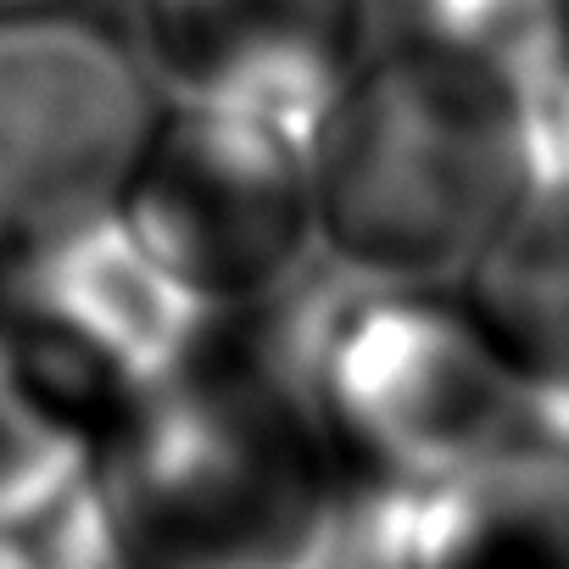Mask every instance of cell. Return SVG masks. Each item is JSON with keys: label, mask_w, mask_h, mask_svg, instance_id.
<instances>
[{"label": "cell", "mask_w": 569, "mask_h": 569, "mask_svg": "<svg viewBox=\"0 0 569 569\" xmlns=\"http://www.w3.org/2000/svg\"><path fill=\"white\" fill-rule=\"evenodd\" d=\"M96 430L0 336V519H23L84 486Z\"/></svg>", "instance_id": "obj_10"}, {"label": "cell", "mask_w": 569, "mask_h": 569, "mask_svg": "<svg viewBox=\"0 0 569 569\" xmlns=\"http://www.w3.org/2000/svg\"><path fill=\"white\" fill-rule=\"evenodd\" d=\"M134 251L201 313H251L319 240L313 151L262 112L173 101L112 207Z\"/></svg>", "instance_id": "obj_4"}, {"label": "cell", "mask_w": 569, "mask_h": 569, "mask_svg": "<svg viewBox=\"0 0 569 569\" xmlns=\"http://www.w3.org/2000/svg\"><path fill=\"white\" fill-rule=\"evenodd\" d=\"M391 569H569V425L530 413L480 463L397 502Z\"/></svg>", "instance_id": "obj_8"}, {"label": "cell", "mask_w": 569, "mask_h": 569, "mask_svg": "<svg viewBox=\"0 0 569 569\" xmlns=\"http://www.w3.org/2000/svg\"><path fill=\"white\" fill-rule=\"evenodd\" d=\"M552 12H558V23H563V34H569V0H552Z\"/></svg>", "instance_id": "obj_13"}, {"label": "cell", "mask_w": 569, "mask_h": 569, "mask_svg": "<svg viewBox=\"0 0 569 569\" xmlns=\"http://www.w3.org/2000/svg\"><path fill=\"white\" fill-rule=\"evenodd\" d=\"M0 569H118L84 486L40 513L0 519Z\"/></svg>", "instance_id": "obj_11"}, {"label": "cell", "mask_w": 569, "mask_h": 569, "mask_svg": "<svg viewBox=\"0 0 569 569\" xmlns=\"http://www.w3.org/2000/svg\"><path fill=\"white\" fill-rule=\"evenodd\" d=\"M291 363L358 502H413L530 419L447 279H363Z\"/></svg>", "instance_id": "obj_3"}, {"label": "cell", "mask_w": 569, "mask_h": 569, "mask_svg": "<svg viewBox=\"0 0 569 569\" xmlns=\"http://www.w3.org/2000/svg\"><path fill=\"white\" fill-rule=\"evenodd\" d=\"M207 319L218 313L190 308L118 218L0 257V336L90 430L168 375Z\"/></svg>", "instance_id": "obj_6"}, {"label": "cell", "mask_w": 569, "mask_h": 569, "mask_svg": "<svg viewBox=\"0 0 569 569\" xmlns=\"http://www.w3.org/2000/svg\"><path fill=\"white\" fill-rule=\"evenodd\" d=\"M73 0H0V18H40V12H68Z\"/></svg>", "instance_id": "obj_12"}, {"label": "cell", "mask_w": 569, "mask_h": 569, "mask_svg": "<svg viewBox=\"0 0 569 569\" xmlns=\"http://www.w3.org/2000/svg\"><path fill=\"white\" fill-rule=\"evenodd\" d=\"M308 151L319 234L363 279H458L536 179L519 73L425 23L363 51Z\"/></svg>", "instance_id": "obj_2"}, {"label": "cell", "mask_w": 569, "mask_h": 569, "mask_svg": "<svg viewBox=\"0 0 569 569\" xmlns=\"http://www.w3.org/2000/svg\"><path fill=\"white\" fill-rule=\"evenodd\" d=\"M157 112L118 40L68 12L0 18V257L112 218Z\"/></svg>", "instance_id": "obj_5"}, {"label": "cell", "mask_w": 569, "mask_h": 569, "mask_svg": "<svg viewBox=\"0 0 569 569\" xmlns=\"http://www.w3.org/2000/svg\"><path fill=\"white\" fill-rule=\"evenodd\" d=\"M452 284L530 413L569 425V173L530 179Z\"/></svg>", "instance_id": "obj_9"}, {"label": "cell", "mask_w": 569, "mask_h": 569, "mask_svg": "<svg viewBox=\"0 0 569 569\" xmlns=\"http://www.w3.org/2000/svg\"><path fill=\"white\" fill-rule=\"evenodd\" d=\"M207 319L90 441L84 497L118 569H319L347 497L297 363Z\"/></svg>", "instance_id": "obj_1"}, {"label": "cell", "mask_w": 569, "mask_h": 569, "mask_svg": "<svg viewBox=\"0 0 569 569\" xmlns=\"http://www.w3.org/2000/svg\"><path fill=\"white\" fill-rule=\"evenodd\" d=\"M157 73L184 101L313 129L369 51V0H140Z\"/></svg>", "instance_id": "obj_7"}]
</instances>
